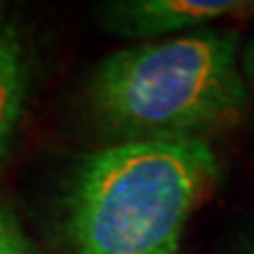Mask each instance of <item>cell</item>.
<instances>
[{"label":"cell","instance_id":"6da1fadb","mask_svg":"<svg viewBox=\"0 0 254 254\" xmlns=\"http://www.w3.org/2000/svg\"><path fill=\"white\" fill-rule=\"evenodd\" d=\"M205 139L120 141L90 153L64 200L68 254H177L184 228L217 182Z\"/></svg>","mask_w":254,"mask_h":254},{"label":"cell","instance_id":"7a4b0ae2","mask_svg":"<svg viewBox=\"0 0 254 254\" xmlns=\"http://www.w3.org/2000/svg\"><path fill=\"white\" fill-rule=\"evenodd\" d=\"M90 106L123 141L202 139L236 125L250 109L238 36L200 28L120 50L97 66Z\"/></svg>","mask_w":254,"mask_h":254},{"label":"cell","instance_id":"3957f363","mask_svg":"<svg viewBox=\"0 0 254 254\" xmlns=\"http://www.w3.org/2000/svg\"><path fill=\"white\" fill-rule=\"evenodd\" d=\"M254 9L238 0H125L111 2L104 17L111 31L129 38H153L182 28L207 26L221 17Z\"/></svg>","mask_w":254,"mask_h":254},{"label":"cell","instance_id":"277c9868","mask_svg":"<svg viewBox=\"0 0 254 254\" xmlns=\"http://www.w3.org/2000/svg\"><path fill=\"white\" fill-rule=\"evenodd\" d=\"M26 90V68L21 47L12 31L0 26V153L7 144L9 132L19 118Z\"/></svg>","mask_w":254,"mask_h":254},{"label":"cell","instance_id":"5b68a950","mask_svg":"<svg viewBox=\"0 0 254 254\" xmlns=\"http://www.w3.org/2000/svg\"><path fill=\"white\" fill-rule=\"evenodd\" d=\"M0 254H36L17 219L0 202Z\"/></svg>","mask_w":254,"mask_h":254},{"label":"cell","instance_id":"8992f818","mask_svg":"<svg viewBox=\"0 0 254 254\" xmlns=\"http://www.w3.org/2000/svg\"><path fill=\"white\" fill-rule=\"evenodd\" d=\"M240 66H243V75L254 85V38L243 50V64Z\"/></svg>","mask_w":254,"mask_h":254},{"label":"cell","instance_id":"52a82bcc","mask_svg":"<svg viewBox=\"0 0 254 254\" xmlns=\"http://www.w3.org/2000/svg\"><path fill=\"white\" fill-rule=\"evenodd\" d=\"M238 254H254V238H250V240H247L245 245H243V250H240Z\"/></svg>","mask_w":254,"mask_h":254}]
</instances>
